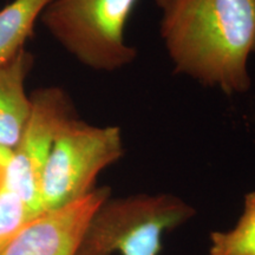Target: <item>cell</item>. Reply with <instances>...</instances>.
I'll return each mask as SVG.
<instances>
[{
  "label": "cell",
  "instance_id": "cell-1",
  "mask_svg": "<svg viewBox=\"0 0 255 255\" xmlns=\"http://www.w3.org/2000/svg\"><path fill=\"white\" fill-rule=\"evenodd\" d=\"M173 70L223 95L250 91L255 0H154Z\"/></svg>",
  "mask_w": 255,
  "mask_h": 255
},
{
  "label": "cell",
  "instance_id": "cell-2",
  "mask_svg": "<svg viewBox=\"0 0 255 255\" xmlns=\"http://www.w3.org/2000/svg\"><path fill=\"white\" fill-rule=\"evenodd\" d=\"M138 0H52L40 15L44 27L78 63L114 73L135 62L138 51L127 40Z\"/></svg>",
  "mask_w": 255,
  "mask_h": 255
},
{
  "label": "cell",
  "instance_id": "cell-3",
  "mask_svg": "<svg viewBox=\"0 0 255 255\" xmlns=\"http://www.w3.org/2000/svg\"><path fill=\"white\" fill-rule=\"evenodd\" d=\"M194 215L173 194L110 196L92 216L76 255H159L164 235Z\"/></svg>",
  "mask_w": 255,
  "mask_h": 255
},
{
  "label": "cell",
  "instance_id": "cell-4",
  "mask_svg": "<svg viewBox=\"0 0 255 255\" xmlns=\"http://www.w3.org/2000/svg\"><path fill=\"white\" fill-rule=\"evenodd\" d=\"M124 155L122 130L117 126H94L72 117L53 143L40 182L44 212L62 208L95 189L104 169Z\"/></svg>",
  "mask_w": 255,
  "mask_h": 255
},
{
  "label": "cell",
  "instance_id": "cell-5",
  "mask_svg": "<svg viewBox=\"0 0 255 255\" xmlns=\"http://www.w3.org/2000/svg\"><path fill=\"white\" fill-rule=\"evenodd\" d=\"M30 100V115L12 150L5 186L39 215L44 213L40 202L44 167L57 135L64 124L76 117V111L68 92L59 87L37 89Z\"/></svg>",
  "mask_w": 255,
  "mask_h": 255
},
{
  "label": "cell",
  "instance_id": "cell-6",
  "mask_svg": "<svg viewBox=\"0 0 255 255\" xmlns=\"http://www.w3.org/2000/svg\"><path fill=\"white\" fill-rule=\"evenodd\" d=\"M110 196L109 187H96L75 202L41 213L0 250V255H76L92 216Z\"/></svg>",
  "mask_w": 255,
  "mask_h": 255
},
{
  "label": "cell",
  "instance_id": "cell-7",
  "mask_svg": "<svg viewBox=\"0 0 255 255\" xmlns=\"http://www.w3.org/2000/svg\"><path fill=\"white\" fill-rule=\"evenodd\" d=\"M33 57L23 49L0 65V146L13 150L20 139L31 110L25 81L31 71Z\"/></svg>",
  "mask_w": 255,
  "mask_h": 255
},
{
  "label": "cell",
  "instance_id": "cell-8",
  "mask_svg": "<svg viewBox=\"0 0 255 255\" xmlns=\"http://www.w3.org/2000/svg\"><path fill=\"white\" fill-rule=\"evenodd\" d=\"M52 0H13L0 9V65L25 49L34 25Z\"/></svg>",
  "mask_w": 255,
  "mask_h": 255
},
{
  "label": "cell",
  "instance_id": "cell-9",
  "mask_svg": "<svg viewBox=\"0 0 255 255\" xmlns=\"http://www.w3.org/2000/svg\"><path fill=\"white\" fill-rule=\"evenodd\" d=\"M209 255H255V191L245 195L238 222L227 232H213Z\"/></svg>",
  "mask_w": 255,
  "mask_h": 255
},
{
  "label": "cell",
  "instance_id": "cell-10",
  "mask_svg": "<svg viewBox=\"0 0 255 255\" xmlns=\"http://www.w3.org/2000/svg\"><path fill=\"white\" fill-rule=\"evenodd\" d=\"M37 214L17 194L4 186L0 189V250Z\"/></svg>",
  "mask_w": 255,
  "mask_h": 255
},
{
  "label": "cell",
  "instance_id": "cell-11",
  "mask_svg": "<svg viewBox=\"0 0 255 255\" xmlns=\"http://www.w3.org/2000/svg\"><path fill=\"white\" fill-rule=\"evenodd\" d=\"M11 150L0 146V189L5 186L6 171H7L9 159H11Z\"/></svg>",
  "mask_w": 255,
  "mask_h": 255
}]
</instances>
